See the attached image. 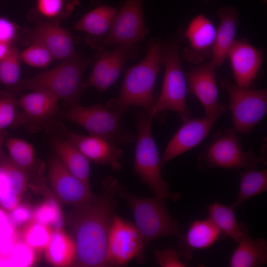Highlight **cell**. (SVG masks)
I'll use <instances>...</instances> for the list:
<instances>
[{"label": "cell", "instance_id": "1", "mask_svg": "<svg viewBox=\"0 0 267 267\" xmlns=\"http://www.w3.org/2000/svg\"><path fill=\"white\" fill-rule=\"evenodd\" d=\"M117 179L102 181V191L90 202L75 206L68 217L69 228L76 250L73 265L101 267L108 265L107 246L110 225L116 206Z\"/></svg>", "mask_w": 267, "mask_h": 267}, {"label": "cell", "instance_id": "2", "mask_svg": "<svg viewBox=\"0 0 267 267\" xmlns=\"http://www.w3.org/2000/svg\"><path fill=\"white\" fill-rule=\"evenodd\" d=\"M162 47L160 39L148 42L146 56L126 71L118 98L110 100L108 107L122 115L133 106L150 113L155 102L153 90L161 65Z\"/></svg>", "mask_w": 267, "mask_h": 267}, {"label": "cell", "instance_id": "3", "mask_svg": "<svg viewBox=\"0 0 267 267\" xmlns=\"http://www.w3.org/2000/svg\"><path fill=\"white\" fill-rule=\"evenodd\" d=\"M93 62L91 59L76 53L48 70L20 80L16 89L45 91L63 100L70 107L79 105L87 89L82 82L83 73Z\"/></svg>", "mask_w": 267, "mask_h": 267}, {"label": "cell", "instance_id": "4", "mask_svg": "<svg viewBox=\"0 0 267 267\" xmlns=\"http://www.w3.org/2000/svg\"><path fill=\"white\" fill-rule=\"evenodd\" d=\"M153 118L144 109L137 115L133 171L154 196L165 200L171 198L175 200L179 194L169 190L162 175L159 154L151 130Z\"/></svg>", "mask_w": 267, "mask_h": 267}, {"label": "cell", "instance_id": "5", "mask_svg": "<svg viewBox=\"0 0 267 267\" xmlns=\"http://www.w3.org/2000/svg\"><path fill=\"white\" fill-rule=\"evenodd\" d=\"M115 191L116 196L124 199L131 208L144 248L160 237L172 235L179 238L183 235L178 222L168 212L166 200L156 196L146 198L133 195L118 183Z\"/></svg>", "mask_w": 267, "mask_h": 267}, {"label": "cell", "instance_id": "6", "mask_svg": "<svg viewBox=\"0 0 267 267\" xmlns=\"http://www.w3.org/2000/svg\"><path fill=\"white\" fill-rule=\"evenodd\" d=\"M63 118L79 125L89 135L106 139L116 145H124L135 140L136 135L123 127L122 115L107 106L97 104L84 107H70L60 112Z\"/></svg>", "mask_w": 267, "mask_h": 267}, {"label": "cell", "instance_id": "7", "mask_svg": "<svg viewBox=\"0 0 267 267\" xmlns=\"http://www.w3.org/2000/svg\"><path fill=\"white\" fill-rule=\"evenodd\" d=\"M161 65L165 71L161 92L150 113L154 117L172 110L183 122L190 117L186 104L187 82L177 45H163Z\"/></svg>", "mask_w": 267, "mask_h": 267}, {"label": "cell", "instance_id": "8", "mask_svg": "<svg viewBox=\"0 0 267 267\" xmlns=\"http://www.w3.org/2000/svg\"><path fill=\"white\" fill-rule=\"evenodd\" d=\"M251 151L245 152L232 129L217 133L199 157V169L213 168L254 169L258 162Z\"/></svg>", "mask_w": 267, "mask_h": 267}, {"label": "cell", "instance_id": "9", "mask_svg": "<svg viewBox=\"0 0 267 267\" xmlns=\"http://www.w3.org/2000/svg\"><path fill=\"white\" fill-rule=\"evenodd\" d=\"M219 83L228 96L234 130L249 134L267 113V90L240 87L223 79Z\"/></svg>", "mask_w": 267, "mask_h": 267}, {"label": "cell", "instance_id": "10", "mask_svg": "<svg viewBox=\"0 0 267 267\" xmlns=\"http://www.w3.org/2000/svg\"><path fill=\"white\" fill-rule=\"evenodd\" d=\"M145 0H125L108 32L93 46L101 49L121 44H137L142 41L149 33L143 16Z\"/></svg>", "mask_w": 267, "mask_h": 267}, {"label": "cell", "instance_id": "11", "mask_svg": "<svg viewBox=\"0 0 267 267\" xmlns=\"http://www.w3.org/2000/svg\"><path fill=\"white\" fill-rule=\"evenodd\" d=\"M144 249L141 236L134 223L114 214L108 234V265L124 266L134 258L142 263Z\"/></svg>", "mask_w": 267, "mask_h": 267}, {"label": "cell", "instance_id": "12", "mask_svg": "<svg viewBox=\"0 0 267 267\" xmlns=\"http://www.w3.org/2000/svg\"><path fill=\"white\" fill-rule=\"evenodd\" d=\"M138 44L116 45L110 50L99 49L93 62L92 72L84 83L86 88L92 87L104 91L117 80L125 63L136 58L139 54Z\"/></svg>", "mask_w": 267, "mask_h": 267}, {"label": "cell", "instance_id": "13", "mask_svg": "<svg viewBox=\"0 0 267 267\" xmlns=\"http://www.w3.org/2000/svg\"><path fill=\"white\" fill-rule=\"evenodd\" d=\"M48 177L53 193L63 204L78 206L95 197L89 186L74 176L56 155L48 160Z\"/></svg>", "mask_w": 267, "mask_h": 267}, {"label": "cell", "instance_id": "14", "mask_svg": "<svg viewBox=\"0 0 267 267\" xmlns=\"http://www.w3.org/2000/svg\"><path fill=\"white\" fill-rule=\"evenodd\" d=\"M216 114L199 118H188L183 121L166 146L160 159L161 167L179 155L192 149L209 134L217 119L222 115Z\"/></svg>", "mask_w": 267, "mask_h": 267}, {"label": "cell", "instance_id": "15", "mask_svg": "<svg viewBox=\"0 0 267 267\" xmlns=\"http://www.w3.org/2000/svg\"><path fill=\"white\" fill-rule=\"evenodd\" d=\"M217 68L211 60L185 73L187 91L198 99L206 115L222 114L227 110L226 106L221 104L219 101L215 75Z\"/></svg>", "mask_w": 267, "mask_h": 267}, {"label": "cell", "instance_id": "16", "mask_svg": "<svg viewBox=\"0 0 267 267\" xmlns=\"http://www.w3.org/2000/svg\"><path fill=\"white\" fill-rule=\"evenodd\" d=\"M59 100L54 95L41 90L23 95L18 99L19 107L23 111V123L27 124L32 130L50 124L60 114Z\"/></svg>", "mask_w": 267, "mask_h": 267}, {"label": "cell", "instance_id": "17", "mask_svg": "<svg viewBox=\"0 0 267 267\" xmlns=\"http://www.w3.org/2000/svg\"><path fill=\"white\" fill-rule=\"evenodd\" d=\"M236 85L250 88L264 61L263 52L246 40H235L227 54Z\"/></svg>", "mask_w": 267, "mask_h": 267}, {"label": "cell", "instance_id": "18", "mask_svg": "<svg viewBox=\"0 0 267 267\" xmlns=\"http://www.w3.org/2000/svg\"><path fill=\"white\" fill-rule=\"evenodd\" d=\"M66 139L76 146L89 161L110 167L114 171L122 169L120 160L124 151L103 138L64 131Z\"/></svg>", "mask_w": 267, "mask_h": 267}, {"label": "cell", "instance_id": "19", "mask_svg": "<svg viewBox=\"0 0 267 267\" xmlns=\"http://www.w3.org/2000/svg\"><path fill=\"white\" fill-rule=\"evenodd\" d=\"M216 29L211 21L200 14L188 25L185 36L189 45L182 51V56L190 62L199 63L209 54L212 56Z\"/></svg>", "mask_w": 267, "mask_h": 267}, {"label": "cell", "instance_id": "20", "mask_svg": "<svg viewBox=\"0 0 267 267\" xmlns=\"http://www.w3.org/2000/svg\"><path fill=\"white\" fill-rule=\"evenodd\" d=\"M31 39L43 44L54 59L64 60L76 53L74 37L57 23L40 20L34 28Z\"/></svg>", "mask_w": 267, "mask_h": 267}, {"label": "cell", "instance_id": "21", "mask_svg": "<svg viewBox=\"0 0 267 267\" xmlns=\"http://www.w3.org/2000/svg\"><path fill=\"white\" fill-rule=\"evenodd\" d=\"M222 234L209 219L192 222L186 234L178 238L179 255L189 260L193 252L209 248L222 237Z\"/></svg>", "mask_w": 267, "mask_h": 267}, {"label": "cell", "instance_id": "22", "mask_svg": "<svg viewBox=\"0 0 267 267\" xmlns=\"http://www.w3.org/2000/svg\"><path fill=\"white\" fill-rule=\"evenodd\" d=\"M220 22L216 30L215 40L212 52V63L221 66L235 41L236 28L240 23L239 17L234 6L224 5L217 12Z\"/></svg>", "mask_w": 267, "mask_h": 267}, {"label": "cell", "instance_id": "23", "mask_svg": "<svg viewBox=\"0 0 267 267\" xmlns=\"http://www.w3.org/2000/svg\"><path fill=\"white\" fill-rule=\"evenodd\" d=\"M237 243L229 260L230 267H258L267 264V242L264 238L254 240L248 231Z\"/></svg>", "mask_w": 267, "mask_h": 267}, {"label": "cell", "instance_id": "24", "mask_svg": "<svg viewBox=\"0 0 267 267\" xmlns=\"http://www.w3.org/2000/svg\"><path fill=\"white\" fill-rule=\"evenodd\" d=\"M52 145L67 169L77 178L89 186L90 166L89 159L67 140L55 139Z\"/></svg>", "mask_w": 267, "mask_h": 267}, {"label": "cell", "instance_id": "25", "mask_svg": "<svg viewBox=\"0 0 267 267\" xmlns=\"http://www.w3.org/2000/svg\"><path fill=\"white\" fill-rule=\"evenodd\" d=\"M36 186L42 190L44 200L33 210L32 220L49 227L52 230L63 229L64 217L59 201L49 190L44 180L41 178Z\"/></svg>", "mask_w": 267, "mask_h": 267}, {"label": "cell", "instance_id": "26", "mask_svg": "<svg viewBox=\"0 0 267 267\" xmlns=\"http://www.w3.org/2000/svg\"><path fill=\"white\" fill-rule=\"evenodd\" d=\"M28 173L2 152L0 154V200L9 196L21 197L25 192Z\"/></svg>", "mask_w": 267, "mask_h": 267}, {"label": "cell", "instance_id": "27", "mask_svg": "<svg viewBox=\"0 0 267 267\" xmlns=\"http://www.w3.org/2000/svg\"><path fill=\"white\" fill-rule=\"evenodd\" d=\"M46 260L52 266L65 267L73 265L76 258L75 243L63 230H54L44 250Z\"/></svg>", "mask_w": 267, "mask_h": 267}, {"label": "cell", "instance_id": "28", "mask_svg": "<svg viewBox=\"0 0 267 267\" xmlns=\"http://www.w3.org/2000/svg\"><path fill=\"white\" fill-rule=\"evenodd\" d=\"M208 218L218 228L222 235H226L237 242L248 231L243 223H238L233 207L219 202L208 205Z\"/></svg>", "mask_w": 267, "mask_h": 267}, {"label": "cell", "instance_id": "29", "mask_svg": "<svg viewBox=\"0 0 267 267\" xmlns=\"http://www.w3.org/2000/svg\"><path fill=\"white\" fill-rule=\"evenodd\" d=\"M117 11L109 6H98L85 14L73 29L86 32L91 36H103L111 28Z\"/></svg>", "mask_w": 267, "mask_h": 267}, {"label": "cell", "instance_id": "30", "mask_svg": "<svg viewBox=\"0 0 267 267\" xmlns=\"http://www.w3.org/2000/svg\"><path fill=\"white\" fill-rule=\"evenodd\" d=\"M267 190V169H254L240 172V184L237 198L231 207L234 209L247 200Z\"/></svg>", "mask_w": 267, "mask_h": 267}, {"label": "cell", "instance_id": "31", "mask_svg": "<svg viewBox=\"0 0 267 267\" xmlns=\"http://www.w3.org/2000/svg\"><path fill=\"white\" fill-rule=\"evenodd\" d=\"M79 5V0H36L32 14L43 20L57 21L69 16Z\"/></svg>", "mask_w": 267, "mask_h": 267}, {"label": "cell", "instance_id": "32", "mask_svg": "<svg viewBox=\"0 0 267 267\" xmlns=\"http://www.w3.org/2000/svg\"><path fill=\"white\" fill-rule=\"evenodd\" d=\"M6 147L11 161L28 174L36 163L33 146L28 142L18 138L8 140Z\"/></svg>", "mask_w": 267, "mask_h": 267}, {"label": "cell", "instance_id": "33", "mask_svg": "<svg viewBox=\"0 0 267 267\" xmlns=\"http://www.w3.org/2000/svg\"><path fill=\"white\" fill-rule=\"evenodd\" d=\"M52 230L32 220L24 224L19 233L20 238L36 251L44 250L48 245Z\"/></svg>", "mask_w": 267, "mask_h": 267}, {"label": "cell", "instance_id": "34", "mask_svg": "<svg viewBox=\"0 0 267 267\" xmlns=\"http://www.w3.org/2000/svg\"><path fill=\"white\" fill-rule=\"evenodd\" d=\"M20 52L15 44L11 45L6 55L0 60V83L16 86L20 81Z\"/></svg>", "mask_w": 267, "mask_h": 267}, {"label": "cell", "instance_id": "35", "mask_svg": "<svg viewBox=\"0 0 267 267\" xmlns=\"http://www.w3.org/2000/svg\"><path fill=\"white\" fill-rule=\"evenodd\" d=\"M18 107L13 93L0 91V133L14 124L23 123L22 115L18 114Z\"/></svg>", "mask_w": 267, "mask_h": 267}, {"label": "cell", "instance_id": "36", "mask_svg": "<svg viewBox=\"0 0 267 267\" xmlns=\"http://www.w3.org/2000/svg\"><path fill=\"white\" fill-rule=\"evenodd\" d=\"M37 251L20 238L3 261L2 267H29L37 260Z\"/></svg>", "mask_w": 267, "mask_h": 267}, {"label": "cell", "instance_id": "37", "mask_svg": "<svg viewBox=\"0 0 267 267\" xmlns=\"http://www.w3.org/2000/svg\"><path fill=\"white\" fill-rule=\"evenodd\" d=\"M21 60L36 68H44L50 64L54 58L41 43L32 40V44L20 52Z\"/></svg>", "mask_w": 267, "mask_h": 267}, {"label": "cell", "instance_id": "38", "mask_svg": "<svg viewBox=\"0 0 267 267\" xmlns=\"http://www.w3.org/2000/svg\"><path fill=\"white\" fill-rule=\"evenodd\" d=\"M154 254L158 263L163 267H184L179 259L178 252L173 249L156 250Z\"/></svg>", "mask_w": 267, "mask_h": 267}, {"label": "cell", "instance_id": "39", "mask_svg": "<svg viewBox=\"0 0 267 267\" xmlns=\"http://www.w3.org/2000/svg\"><path fill=\"white\" fill-rule=\"evenodd\" d=\"M33 210L26 203H19L9 212L10 221L17 228L24 225L32 220Z\"/></svg>", "mask_w": 267, "mask_h": 267}, {"label": "cell", "instance_id": "40", "mask_svg": "<svg viewBox=\"0 0 267 267\" xmlns=\"http://www.w3.org/2000/svg\"><path fill=\"white\" fill-rule=\"evenodd\" d=\"M17 34L18 28L14 22L0 17V43L7 45L14 44Z\"/></svg>", "mask_w": 267, "mask_h": 267}, {"label": "cell", "instance_id": "41", "mask_svg": "<svg viewBox=\"0 0 267 267\" xmlns=\"http://www.w3.org/2000/svg\"><path fill=\"white\" fill-rule=\"evenodd\" d=\"M19 236L17 227L10 221L0 225V244L13 240Z\"/></svg>", "mask_w": 267, "mask_h": 267}, {"label": "cell", "instance_id": "42", "mask_svg": "<svg viewBox=\"0 0 267 267\" xmlns=\"http://www.w3.org/2000/svg\"><path fill=\"white\" fill-rule=\"evenodd\" d=\"M10 221L9 214L0 206V225Z\"/></svg>", "mask_w": 267, "mask_h": 267}, {"label": "cell", "instance_id": "43", "mask_svg": "<svg viewBox=\"0 0 267 267\" xmlns=\"http://www.w3.org/2000/svg\"><path fill=\"white\" fill-rule=\"evenodd\" d=\"M11 45L0 43V60L7 53Z\"/></svg>", "mask_w": 267, "mask_h": 267}, {"label": "cell", "instance_id": "44", "mask_svg": "<svg viewBox=\"0 0 267 267\" xmlns=\"http://www.w3.org/2000/svg\"><path fill=\"white\" fill-rule=\"evenodd\" d=\"M6 134V132L5 130L0 133V154L1 152V147L2 146V144L3 143Z\"/></svg>", "mask_w": 267, "mask_h": 267}, {"label": "cell", "instance_id": "45", "mask_svg": "<svg viewBox=\"0 0 267 267\" xmlns=\"http://www.w3.org/2000/svg\"><path fill=\"white\" fill-rule=\"evenodd\" d=\"M205 0V1H208V0Z\"/></svg>", "mask_w": 267, "mask_h": 267}]
</instances>
